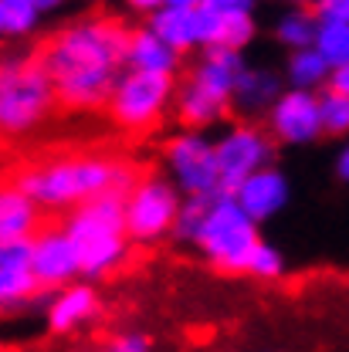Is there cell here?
<instances>
[{
	"instance_id": "obj_27",
	"label": "cell",
	"mask_w": 349,
	"mask_h": 352,
	"mask_svg": "<svg viewBox=\"0 0 349 352\" xmlns=\"http://www.w3.org/2000/svg\"><path fill=\"white\" fill-rule=\"evenodd\" d=\"M282 271H285V258H282V251H278L275 244L262 241V244L255 248V254H251L248 274H251V278H262V281H271V278H282Z\"/></svg>"
},
{
	"instance_id": "obj_24",
	"label": "cell",
	"mask_w": 349,
	"mask_h": 352,
	"mask_svg": "<svg viewBox=\"0 0 349 352\" xmlns=\"http://www.w3.org/2000/svg\"><path fill=\"white\" fill-rule=\"evenodd\" d=\"M251 38H255V21H251V14H218V41H214V47L241 51Z\"/></svg>"
},
{
	"instance_id": "obj_14",
	"label": "cell",
	"mask_w": 349,
	"mask_h": 352,
	"mask_svg": "<svg viewBox=\"0 0 349 352\" xmlns=\"http://www.w3.org/2000/svg\"><path fill=\"white\" fill-rule=\"evenodd\" d=\"M153 34H160L173 51H193V47H214L218 41V14L200 3V7H160L149 14L146 24Z\"/></svg>"
},
{
	"instance_id": "obj_13",
	"label": "cell",
	"mask_w": 349,
	"mask_h": 352,
	"mask_svg": "<svg viewBox=\"0 0 349 352\" xmlns=\"http://www.w3.org/2000/svg\"><path fill=\"white\" fill-rule=\"evenodd\" d=\"M47 298L34 264H31V241L0 244V315H24L28 308Z\"/></svg>"
},
{
	"instance_id": "obj_2",
	"label": "cell",
	"mask_w": 349,
	"mask_h": 352,
	"mask_svg": "<svg viewBox=\"0 0 349 352\" xmlns=\"http://www.w3.org/2000/svg\"><path fill=\"white\" fill-rule=\"evenodd\" d=\"M139 176L132 170V163L119 156H51L41 163L24 166L14 176V183L34 200V207L41 214H72L75 207H82L95 197L105 193H129L132 183Z\"/></svg>"
},
{
	"instance_id": "obj_28",
	"label": "cell",
	"mask_w": 349,
	"mask_h": 352,
	"mask_svg": "<svg viewBox=\"0 0 349 352\" xmlns=\"http://www.w3.org/2000/svg\"><path fill=\"white\" fill-rule=\"evenodd\" d=\"M315 14L322 21H346L349 24V0H319Z\"/></svg>"
},
{
	"instance_id": "obj_36",
	"label": "cell",
	"mask_w": 349,
	"mask_h": 352,
	"mask_svg": "<svg viewBox=\"0 0 349 352\" xmlns=\"http://www.w3.org/2000/svg\"><path fill=\"white\" fill-rule=\"evenodd\" d=\"M0 34H3V24H0Z\"/></svg>"
},
{
	"instance_id": "obj_31",
	"label": "cell",
	"mask_w": 349,
	"mask_h": 352,
	"mask_svg": "<svg viewBox=\"0 0 349 352\" xmlns=\"http://www.w3.org/2000/svg\"><path fill=\"white\" fill-rule=\"evenodd\" d=\"M329 91H336V95H346L349 98V65L343 68H332V75H329Z\"/></svg>"
},
{
	"instance_id": "obj_1",
	"label": "cell",
	"mask_w": 349,
	"mask_h": 352,
	"mask_svg": "<svg viewBox=\"0 0 349 352\" xmlns=\"http://www.w3.org/2000/svg\"><path fill=\"white\" fill-rule=\"evenodd\" d=\"M129 31L116 17H78L41 44V61L68 112H95L126 72Z\"/></svg>"
},
{
	"instance_id": "obj_3",
	"label": "cell",
	"mask_w": 349,
	"mask_h": 352,
	"mask_svg": "<svg viewBox=\"0 0 349 352\" xmlns=\"http://www.w3.org/2000/svg\"><path fill=\"white\" fill-rule=\"evenodd\" d=\"M61 109L54 82L41 54H3L0 58V139L24 142L41 132Z\"/></svg>"
},
{
	"instance_id": "obj_5",
	"label": "cell",
	"mask_w": 349,
	"mask_h": 352,
	"mask_svg": "<svg viewBox=\"0 0 349 352\" xmlns=\"http://www.w3.org/2000/svg\"><path fill=\"white\" fill-rule=\"evenodd\" d=\"M244 58L241 51L231 47H207L187 82L176 88V116L187 129H207L220 122L234 109V88L244 75Z\"/></svg>"
},
{
	"instance_id": "obj_7",
	"label": "cell",
	"mask_w": 349,
	"mask_h": 352,
	"mask_svg": "<svg viewBox=\"0 0 349 352\" xmlns=\"http://www.w3.org/2000/svg\"><path fill=\"white\" fill-rule=\"evenodd\" d=\"M176 102V82L170 75H146V72H123L109 95V119L123 132H149Z\"/></svg>"
},
{
	"instance_id": "obj_30",
	"label": "cell",
	"mask_w": 349,
	"mask_h": 352,
	"mask_svg": "<svg viewBox=\"0 0 349 352\" xmlns=\"http://www.w3.org/2000/svg\"><path fill=\"white\" fill-rule=\"evenodd\" d=\"M214 14H251L255 0H204Z\"/></svg>"
},
{
	"instance_id": "obj_32",
	"label": "cell",
	"mask_w": 349,
	"mask_h": 352,
	"mask_svg": "<svg viewBox=\"0 0 349 352\" xmlns=\"http://www.w3.org/2000/svg\"><path fill=\"white\" fill-rule=\"evenodd\" d=\"M336 176L343 183H349V139H346V146L339 149V156H336Z\"/></svg>"
},
{
	"instance_id": "obj_20",
	"label": "cell",
	"mask_w": 349,
	"mask_h": 352,
	"mask_svg": "<svg viewBox=\"0 0 349 352\" xmlns=\"http://www.w3.org/2000/svg\"><path fill=\"white\" fill-rule=\"evenodd\" d=\"M329 61L315 51V47H302V51H292L288 54V65H285V78L288 88H299V91H319V88L329 85Z\"/></svg>"
},
{
	"instance_id": "obj_12",
	"label": "cell",
	"mask_w": 349,
	"mask_h": 352,
	"mask_svg": "<svg viewBox=\"0 0 349 352\" xmlns=\"http://www.w3.org/2000/svg\"><path fill=\"white\" fill-rule=\"evenodd\" d=\"M268 135L282 146H308L315 142L322 132V109H319V91H299V88H285L282 98L271 105V112L264 116Z\"/></svg>"
},
{
	"instance_id": "obj_19",
	"label": "cell",
	"mask_w": 349,
	"mask_h": 352,
	"mask_svg": "<svg viewBox=\"0 0 349 352\" xmlns=\"http://www.w3.org/2000/svg\"><path fill=\"white\" fill-rule=\"evenodd\" d=\"M282 78L264 68H244L241 82L234 88V109L244 116H268L271 105L282 98Z\"/></svg>"
},
{
	"instance_id": "obj_8",
	"label": "cell",
	"mask_w": 349,
	"mask_h": 352,
	"mask_svg": "<svg viewBox=\"0 0 349 352\" xmlns=\"http://www.w3.org/2000/svg\"><path fill=\"white\" fill-rule=\"evenodd\" d=\"M183 207V193L173 179L160 173H146L126 193V230L136 244H156L170 237Z\"/></svg>"
},
{
	"instance_id": "obj_17",
	"label": "cell",
	"mask_w": 349,
	"mask_h": 352,
	"mask_svg": "<svg viewBox=\"0 0 349 352\" xmlns=\"http://www.w3.org/2000/svg\"><path fill=\"white\" fill-rule=\"evenodd\" d=\"M41 230V210L34 200L10 179L0 183V244L10 241H31Z\"/></svg>"
},
{
	"instance_id": "obj_16",
	"label": "cell",
	"mask_w": 349,
	"mask_h": 352,
	"mask_svg": "<svg viewBox=\"0 0 349 352\" xmlns=\"http://www.w3.org/2000/svg\"><path fill=\"white\" fill-rule=\"evenodd\" d=\"M95 315H98V295H95L92 285H68V288H58V292L51 295V302L44 305L47 329L58 332V336H68V332L85 329Z\"/></svg>"
},
{
	"instance_id": "obj_15",
	"label": "cell",
	"mask_w": 349,
	"mask_h": 352,
	"mask_svg": "<svg viewBox=\"0 0 349 352\" xmlns=\"http://www.w3.org/2000/svg\"><path fill=\"white\" fill-rule=\"evenodd\" d=\"M231 197L237 200V207L255 223H264V220H271L275 214L285 210V204H288V179L278 173L275 166H268L262 173L248 176Z\"/></svg>"
},
{
	"instance_id": "obj_21",
	"label": "cell",
	"mask_w": 349,
	"mask_h": 352,
	"mask_svg": "<svg viewBox=\"0 0 349 352\" xmlns=\"http://www.w3.org/2000/svg\"><path fill=\"white\" fill-rule=\"evenodd\" d=\"M278 41L292 51H302V47H315V34H319V14L306 10V7H292L288 14H282L278 28H275Z\"/></svg>"
},
{
	"instance_id": "obj_4",
	"label": "cell",
	"mask_w": 349,
	"mask_h": 352,
	"mask_svg": "<svg viewBox=\"0 0 349 352\" xmlns=\"http://www.w3.org/2000/svg\"><path fill=\"white\" fill-rule=\"evenodd\" d=\"M65 230L78 244L82 278H105L129 254V230H126V193L95 197L72 214H65Z\"/></svg>"
},
{
	"instance_id": "obj_33",
	"label": "cell",
	"mask_w": 349,
	"mask_h": 352,
	"mask_svg": "<svg viewBox=\"0 0 349 352\" xmlns=\"http://www.w3.org/2000/svg\"><path fill=\"white\" fill-rule=\"evenodd\" d=\"M163 3H167V0H129V7L142 10V14H156V10H160Z\"/></svg>"
},
{
	"instance_id": "obj_35",
	"label": "cell",
	"mask_w": 349,
	"mask_h": 352,
	"mask_svg": "<svg viewBox=\"0 0 349 352\" xmlns=\"http://www.w3.org/2000/svg\"><path fill=\"white\" fill-rule=\"evenodd\" d=\"M34 3H38L41 10H54V7H61L65 0H34Z\"/></svg>"
},
{
	"instance_id": "obj_9",
	"label": "cell",
	"mask_w": 349,
	"mask_h": 352,
	"mask_svg": "<svg viewBox=\"0 0 349 352\" xmlns=\"http://www.w3.org/2000/svg\"><path fill=\"white\" fill-rule=\"evenodd\" d=\"M170 179L183 197L193 200H218L224 197V183L218 170V153H214V139L204 135L200 129H183L163 149Z\"/></svg>"
},
{
	"instance_id": "obj_22",
	"label": "cell",
	"mask_w": 349,
	"mask_h": 352,
	"mask_svg": "<svg viewBox=\"0 0 349 352\" xmlns=\"http://www.w3.org/2000/svg\"><path fill=\"white\" fill-rule=\"evenodd\" d=\"M315 51L329 61V68L349 65V24L346 21H322V17H319Z\"/></svg>"
},
{
	"instance_id": "obj_25",
	"label": "cell",
	"mask_w": 349,
	"mask_h": 352,
	"mask_svg": "<svg viewBox=\"0 0 349 352\" xmlns=\"http://www.w3.org/2000/svg\"><path fill=\"white\" fill-rule=\"evenodd\" d=\"M319 109H322V132L336 135V139H349V98L336 95V91H322L319 95Z\"/></svg>"
},
{
	"instance_id": "obj_18",
	"label": "cell",
	"mask_w": 349,
	"mask_h": 352,
	"mask_svg": "<svg viewBox=\"0 0 349 352\" xmlns=\"http://www.w3.org/2000/svg\"><path fill=\"white\" fill-rule=\"evenodd\" d=\"M126 68L129 72H146V75H170L173 78L180 68V51H173L160 34H153L149 28L129 31L126 44Z\"/></svg>"
},
{
	"instance_id": "obj_6",
	"label": "cell",
	"mask_w": 349,
	"mask_h": 352,
	"mask_svg": "<svg viewBox=\"0 0 349 352\" xmlns=\"http://www.w3.org/2000/svg\"><path fill=\"white\" fill-rule=\"evenodd\" d=\"M193 244L214 267L227 271V274H237V271L248 274L251 254L262 244V237H258V223L237 207V200L231 193H224L218 200H211L204 227Z\"/></svg>"
},
{
	"instance_id": "obj_26",
	"label": "cell",
	"mask_w": 349,
	"mask_h": 352,
	"mask_svg": "<svg viewBox=\"0 0 349 352\" xmlns=\"http://www.w3.org/2000/svg\"><path fill=\"white\" fill-rule=\"evenodd\" d=\"M207 207H211V200L183 197V207H180V217H176V227H173L176 241H187V244L197 241V234H200V227H204V217H207Z\"/></svg>"
},
{
	"instance_id": "obj_23",
	"label": "cell",
	"mask_w": 349,
	"mask_h": 352,
	"mask_svg": "<svg viewBox=\"0 0 349 352\" xmlns=\"http://www.w3.org/2000/svg\"><path fill=\"white\" fill-rule=\"evenodd\" d=\"M41 7L34 0H0V24L7 38H24L38 28L41 21Z\"/></svg>"
},
{
	"instance_id": "obj_11",
	"label": "cell",
	"mask_w": 349,
	"mask_h": 352,
	"mask_svg": "<svg viewBox=\"0 0 349 352\" xmlns=\"http://www.w3.org/2000/svg\"><path fill=\"white\" fill-rule=\"evenodd\" d=\"M31 264L44 292L68 288L82 278V254L65 223H41V230L31 237Z\"/></svg>"
},
{
	"instance_id": "obj_10",
	"label": "cell",
	"mask_w": 349,
	"mask_h": 352,
	"mask_svg": "<svg viewBox=\"0 0 349 352\" xmlns=\"http://www.w3.org/2000/svg\"><path fill=\"white\" fill-rule=\"evenodd\" d=\"M214 153H218V170H220L224 193H234L248 176L262 173V170L271 166L275 139L264 129L251 126V122H241V126L224 129L214 139Z\"/></svg>"
},
{
	"instance_id": "obj_29",
	"label": "cell",
	"mask_w": 349,
	"mask_h": 352,
	"mask_svg": "<svg viewBox=\"0 0 349 352\" xmlns=\"http://www.w3.org/2000/svg\"><path fill=\"white\" fill-rule=\"evenodd\" d=\"M102 352H149V342H146L142 336L129 332V336H116L112 346H105Z\"/></svg>"
},
{
	"instance_id": "obj_34",
	"label": "cell",
	"mask_w": 349,
	"mask_h": 352,
	"mask_svg": "<svg viewBox=\"0 0 349 352\" xmlns=\"http://www.w3.org/2000/svg\"><path fill=\"white\" fill-rule=\"evenodd\" d=\"M204 0H167L163 7H200Z\"/></svg>"
}]
</instances>
